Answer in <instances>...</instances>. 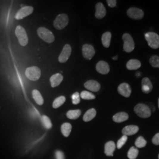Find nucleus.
Returning <instances> with one entry per match:
<instances>
[{
	"label": "nucleus",
	"instance_id": "1",
	"mask_svg": "<svg viewBox=\"0 0 159 159\" xmlns=\"http://www.w3.org/2000/svg\"><path fill=\"white\" fill-rule=\"evenodd\" d=\"M38 36L44 41L48 43H52L54 41V35L53 32L45 27H40L37 29Z\"/></svg>",
	"mask_w": 159,
	"mask_h": 159
},
{
	"label": "nucleus",
	"instance_id": "2",
	"mask_svg": "<svg viewBox=\"0 0 159 159\" xmlns=\"http://www.w3.org/2000/svg\"><path fill=\"white\" fill-rule=\"evenodd\" d=\"M144 36L150 47L153 49H159V35L158 34L153 32H149Z\"/></svg>",
	"mask_w": 159,
	"mask_h": 159
},
{
	"label": "nucleus",
	"instance_id": "3",
	"mask_svg": "<svg viewBox=\"0 0 159 159\" xmlns=\"http://www.w3.org/2000/svg\"><path fill=\"white\" fill-rule=\"evenodd\" d=\"M15 32L20 44L22 46H26L28 43V38L25 29L23 26H18L16 27Z\"/></svg>",
	"mask_w": 159,
	"mask_h": 159
},
{
	"label": "nucleus",
	"instance_id": "4",
	"mask_svg": "<svg viewBox=\"0 0 159 159\" xmlns=\"http://www.w3.org/2000/svg\"><path fill=\"white\" fill-rule=\"evenodd\" d=\"M134 111L138 116L141 118H148L151 116L150 108L144 104H138L135 106Z\"/></svg>",
	"mask_w": 159,
	"mask_h": 159
},
{
	"label": "nucleus",
	"instance_id": "5",
	"mask_svg": "<svg viewBox=\"0 0 159 159\" xmlns=\"http://www.w3.org/2000/svg\"><path fill=\"white\" fill-rule=\"evenodd\" d=\"M68 24V17L65 14H59L54 21V26L58 30L63 29Z\"/></svg>",
	"mask_w": 159,
	"mask_h": 159
},
{
	"label": "nucleus",
	"instance_id": "6",
	"mask_svg": "<svg viewBox=\"0 0 159 159\" xmlns=\"http://www.w3.org/2000/svg\"><path fill=\"white\" fill-rule=\"evenodd\" d=\"M122 38L124 41V51L127 53H131L134 49V42L132 37L129 34L125 33L123 34Z\"/></svg>",
	"mask_w": 159,
	"mask_h": 159
},
{
	"label": "nucleus",
	"instance_id": "7",
	"mask_svg": "<svg viewBox=\"0 0 159 159\" xmlns=\"http://www.w3.org/2000/svg\"><path fill=\"white\" fill-rule=\"evenodd\" d=\"M26 75L28 79L31 81H37L40 78L41 70L37 67H30L26 68Z\"/></svg>",
	"mask_w": 159,
	"mask_h": 159
},
{
	"label": "nucleus",
	"instance_id": "8",
	"mask_svg": "<svg viewBox=\"0 0 159 159\" xmlns=\"http://www.w3.org/2000/svg\"><path fill=\"white\" fill-rule=\"evenodd\" d=\"M127 14L130 18L134 20H140L144 17V12L143 10L135 7L129 8Z\"/></svg>",
	"mask_w": 159,
	"mask_h": 159
},
{
	"label": "nucleus",
	"instance_id": "9",
	"mask_svg": "<svg viewBox=\"0 0 159 159\" xmlns=\"http://www.w3.org/2000/svg\"><path fill=\"white\" fill-rule=\"evenodd\" d=\"M71 53V47L69 44H66L63 47L62 52L58 57V61L61 63H66L69 58Z\"/></svg>",
	"mask_w": 159,
	"mask_h": 159
},
{
	"label": "nucleus",
	"instance_id": "10",
	"mask_svg": "<svg viewBox=\"0 0 159 159\" xmlns=\"http://www.w3.org/2000/svg\"><path fill=\"white\" fill-rule=\"evenodd\" d=\"M34 8L30 6H26L21 8L17 13L15 18L17 20H21L31 14L33 12Z\"/></svg>",
	"mask_w": 159,
	"mask_h": 159
},
{
	"label": "nucleus",
	"instance_id": "11",
	"mask_svg": "<svg viewBox=\"0 0 159 159\" xmlns=\"http://www.w3.org/2000/svg\"><path fill=\"white\" fill-rule=\"evenodd\" d=\"M82 53L85 59L91 60L95 54V50L91 45L84 44L82 47Z\"/></svg>",
	"mask_w": 159,
	"mask_h": 159
},
{
	"label": "nucleus",
	"instance_id": "12",
	"mask_svg": "<svg viewBox=\"0 0 159 159\" xmlns=\"http://www.w3.org/2000/svg\"><path fill=\"white\" fill-rule=\"evenodd\" d=\"M117 90L120 94L125 97H130L132 93V89L130 85L126 82L121 84L119 86Z\"/></svg>",
	"mask_w": 159,
	"mask_h": 159
},
{
	"label": "nucleus",
	"instance_id": "13",
	"mask_svg": "<svg viewBox=\"0 0 159 159\" xmlns=\"http://www.w3.org/2000/svg\"><path fill=\"white\" fill-rule=\"evenodd\" d=\"M84 87L93 92H97L100 89V84L95 80H88L84 83Z\"/></svg>",
	"mask_w": 159,
	"mask_h": 159
},
{
	"label": "nucleus",
	"instance_id": "14",
	"mask_svg": "<svg viewBox=\"0 0 159 159\" xmlns=\"http://www.w3.org/2000/svg\"><path fill=\"white\" fill-rule=\"evenodd\" d=\"M96 70L102 74H107L110 71L109 65L104 61H100L96 65Z\"/></svg>",
	"mask_w": 159,
	"mask_h": 159
},
{
	"label": "nucleus",
	"instance_id": "15",
	"mask_svg": "<svg viewBox=\"0 0 159 159\" xmlns=\"http://www.w3.org/2000/svg\"><path fill=\"white\" fill-rule=\"evenodd\" d=\"M106 15V10L104 5L101 2L97 3L96 6V17L98 19H102L104 18Z\"/></svg>",
	"mask_w": 159,
	"mask_h": 159
},
{
	"label": "nucleus",
	"instance_id": "16",
	"mask_svg": "<svg viewBox=\"0 0 159 159\" xmlns=\"http://www.w3.org/2000/svg\"><path fill=\"white\" fill-rule=\"evenodd\" d=\"M141 85H142V91L144 93H149L153 89V85L147 77H145L141 81Z\"/></svg>",
	"mask_w": 159,
	"mask_h": 159
},
{
	"label": "nucleus",
	"instance_id": "17",
	"mask_svg": "<svg viewBox=\"0 0 159 159\" xmlns=\"http://www.w3.org/2000/svg\"><path fill=\"white\" fill-rule=\"evenodd\" d=\"M139 130L138 127L137 126H127L123 128L122 130V133L125 135H132L138 132Z\"/></svg>",
	"mask_w": 159,
	"mask_h": 159
},
{
	"label": "nucleus",
	"instance_id": "18",
	"mask_svg": "<svg viewBox=\"0 0 159 159\" xmlns=\"http://www.w3.org/2000/svg\"><path fill=\"white\" fill-rule=\"evenodd\" d=\"M129 119V115L125 112H120L114 114L113 117V120L116 123H121L126 121Z\"/></svg>",
	"mask_w": 159,
	"mask_h": 159
},
{
	"label": "nucleus",
	"instance_id": "19",
	"mask_svg": "<svg viewBox=\"0 0 159 159\" xmlns=\"http://www.w3.org/2000/svg\"><path fill=\"white\" fill-rule=\"evenodd\" d=\"M63 80V76L60 73L54 74L50 78V82L52 87L54 88L59 85Z\"/></svg>",
	"mask_w": 159,
	"mask_h": 159
},
{
	"label": "nucleus",
	"instance_id": "20",
	"mask_svg": "<svg viewBox=\"0 0 159 159\" xmlns=\"http://www.w3.org/2000/svg\"><path fill=\"white\" fill-rule=\"evenodd\" d=\"M141 66L140 61L136 59H132L126 64L127 68L129 70H135L139 68Z\"/></svg>",
	"mask_w": 159,
	"mask_h": 159
},
{
	"label": "nucleus",
	"instance_id": "21",
	"mask_svg": "<svg viewBox=\"0 0 159 159\" xmlns=\"http://www.w3.org/2000/svg\"><path fill=\"white\" fill-rule=\"evenodd\" d=\"M116 149V144L114 142L110 141L105 144V154L108 156H113V152Z\"/></svg>",
	"mask_w": 159,
	"mask_h": 159
},
{
	"label": "nucleus",
	"instance_id": "22",
	"mask_svg": "<svg viewBox=\"0 0 159 159\" xmlns=\"http://www.w3.org/2000/svg\"><path fill=\"white\" fill-rule=\"evenodd\" d=\"M96 110L94 108H91L88 110L83 116V120L85 122H88L93 120L96 116Z\"/></svg>",
	"mask_w": 159,
	"mask_h": 159
},
{
	"label": "nucleus",
	"instance_id": "23",
	"mask_svg": "<svg viewBox=\"0 0 159 159\" xmlns=\"http://www.w3.org/2000/svg\"><path fill=\"white\" fill-rule=\"evenodd\" d=\"M111 38V34L110 32H105L102 37V42L103 46L106 48L109 47L110 45Z\"/></svg>",
	"mask_w": 159,
	"mask_h": 159
},
{
	"label": "nucleus",
	"instance_id": "24",
	"mask_svg": "<svg viewBox=\"0 0 159 159\" xmlns=\"http://www.w3.org/2000/svg\"><path fill=\"white\" fill-rule=\"evenodd\" d=\"M32 97L35 102L40 106H41L44 103V99L41 94L40 92L37 90H34L32 91Z\"/></svg>",
	"mask_w": 159,
	"mask_h": 159
},
{
	"label": "nucleus",
	"instance_id": "25",
	"mask_svg": "<svg viewBox=\"0 0 159 159\" xmlns=\"http://www.w3.org/2000/svg\"><path fill=\"white\" fill-rule=\"evenodd\" d=\"M72 126L71 124L68 123H65L61 126V132L62 134L65 136V137H68L71 131Z\"/></svg>",
	"mask_w": 159,
	"mask_h": 159
},
{
	"label": "nucleus",
	"instance_id": "26",
	"mask_svg": "<svg viewBox=\"0 0 159 159\" xmlns=\"http://www.w3.org/2000/svg\"><path fill=\"white\" fill-rule=\"evenodd\" d=\"M81 114V111L80 110H70L67 113V117L71 120L77 119Z\"/></svg>",
	"mask_w": 159,
	"mask_h": 159
},
{
	"label": "nucleus",
	"instance_id": "27",
	"mask_svg": "<svg viewBox=\"0 0 159 159\" xmlns=\"http://www.w3.org/2000/svg\"><path fill=\"white\" fill-rule=\"evenodd\" d=\"M41 122H42L44 127L46 129L49 130L52 127V121H51L50 119H49V117H48L47 116H43L41 118Z\"/></svg>",
	"mask_w": 159,
	"mask_h": 159
},
{
	"label": "nucleus",
	"instance_id": "28",
	"mask_svg": "<svg viewBox=\"0 0 159 159\" xmlns=\"http://www.w3.org/2000/svg\"><path fill=\"white\" fill-rule=\"evenodd\" d=\"M66 102V97L64 96H60L56 98L53 102V107L54 108H57L62 106Z\"/></svg>",
	"mask_w": 159,
	"mask_h": 159
},
{
	"label": "nucleus",
	"instance_id": "29",
	"mask_svg": "<svg viewBox=\"0 0 159 159\" xmlns=\"http://www.w3.org/2000/svg\"><path fill=\"white\" fill-rule=\"evenodd\" d=\"M80 97L84 100H93L95 99V96L87 91H83L80 94Z\"/></svg>",
	"mask_w": 159,
	"mask_h": 159
},
{
	"label": "nucleus",
	"instance_id": "30",
	"mask_svg": "<svg viewBox=\"0 0 159 159\" xmlns=\"http://www.w3.org/2000/svg\"><path fill=\"white\" fill-rule=\"evenodd\" d=\"M138 154V150L134 147H132L127 153V157L129 159H135Z\"/></svg>",
	"mask_w": 159,
	"mask_h": 159
},
{
	"label": "nucleus",
	"instance_id": "31",
	"mask_svg": "<svg viewBox=\"0 0 159 159\" xmlns=\"http://www.w3.org/2000/svg\"><path fill=\"white\" fill-rule=\"evenodd\" d=\"M146 144L147 141L142 136L138 137L135 141V146L138 148H143L146 146Z\"/></svg>",
	"mask_w": 159,
	"mask_h": 159
},
{
	"label": "nucleus",
	"instance_id": "32",
	"mask_svg": "<svg viewBox=\"0 0 159 159\" xmlns=\"http://www.w3.org/2000/svg\"><path fill=\"white\" fill-rule=\"evenodd\" d=\"M150 63L152 67L159 68V57L158 55H153L150 59Z\"/></svg>",
	"mask_w": 159,
	"mask_h": 159
},
{
	"label": "nucleus",
	"instance_id": "33",
	"mask_svg": "<svg viewBox=\"0 0 159 159\" xmlns=\"http://www.w3.org/2000/svg\"><path fill=\"white\" fill-rule=\"evenodd\" d=\"M127 140V135H123L119 140V141H117V149H121L124 146V144L126 143Z\"/></svg>",
	"mask_w": 159,
	"mask_h": 159
},
{
	"label": "nucleus",
	"instance_id": "34",
	"mask_svg": "<svg viewBox=\"0 0 159 159\" xmlns=\"http://www.w3.org/2000/svg\"><path fill=\"white\" fill-rule=\"evenodd\" d=\"M72 103L73 105H78L79 104L80 102V96L79 93L78 92H76L75 93H74L73 95H72Z\"/></svg>",
	"mask_w": 159,
	"mask_h": 159
},
{
	"label": "nucleus",
	"instance_id": "35",
	"mask_svg": "<svg viewBox=\"0 0 159 159\" xmlns=\"http://www.w3.org/2000/svg\"><path fill=\"white\" fill-rule=\"evenodd\" d=\"M55 155L56 159H64V155L61 151L60 150L56 151Z\"/></svg>",
	"mask_w": 159,
	"mask_h": 159
},
{
	"label": "nucleus",
	"instance_id": "36",
	"mask_svg": "<svg viewBox=\"0 0 159 159\" xmlns=\"http://www.w3.org/2000/svg\"><path fill=\"white\" fill-rule=\"evenodd\" d=\"M152 142L154 144L156 145H159V132L157 133L152 139Z\"/></svg>",
	"mask_w": 159,
	"mask_h": 159
},
{
	"label": "nucleus",
	"instance_id": "37",
	"mask_svg": "<svg viewBox=\"0 0 159 159\" xmlns=\"http://www.w3.org/2000/svg\"><path fill=\"white\" fill-rule=\"evenodd\" d=\"M107 4L110 7L113 8V7H116L117 1L116 0H107Z\"/></svg>",
	"mask_w": 159,
	"mask_h": 159
},
{
	"label": "nucleus",
	"instance_id": "38",
	"mask_svg": "<svg viewBox=\"0 0 159 159\" xmlns=\"http://www.w3.org/2000/svg\"><path fill=\"white\" fill-rule=\"evenodd\" d=\"M117 57H118V56H117V55H116V56L114 57L113 58V60H117Z\"/></svg>",
	"mask_w": 159,
	"mask_h": 159
},
{
	"label": "nucleus",
	"instance_id": "39",
	"mask_svg": "<svg viewBox=\"0 0 159 159\" xmlns=\"http://www.w3.org/2000/svg\"><path fill=\"white\" fill-rule=\"evenodd\" d=\"M136 76H140V73H137V74H136Z\"/></svg>",
	"mask_w": 159,
	"mask_h": 159
},
{
	"label": "nucleus",
	"instance_id": "40",
	"mask_svg": "<svg viewBox=\"0 0 159 159\" xmlns=\"http://www.w3.org/2000/svg\"><path fill=\"white\" fill-rule=\"evenodd\" d=\"M158 105H159V100H158Z\"/></svg>",
	"mask_w": 159,
	"mask_h": 159
},
{
	"label": "nucleus",
	"instance_id": "41",
	"mask_svg": "<svg viewBox=\"0 0 159 159\" xmlns=\"http://www.w3.org/2000/svg\"><path fill=\"white\" fill-rule=\"evenodd\" d=\"M158 157H159V156H158Z\"/></svg>",
	"mask_w": 159,
	"mask_h": 159
}]
</instances>
